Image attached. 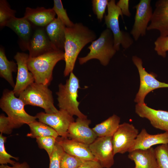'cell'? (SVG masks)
Returning <instances> with one entry per match:
<instances>
[{"instance_id": "cell-30", "label": "cell", "mask_w": 168, "mask_h": 168, "mask_svg": "<svg viewBox=\"0 0 168 168\" xmlns=\"http://www.w3.org/2000/svg\"><path fill=\"white\" fill-rule=\"evenodd\" d=\"M84 161L64 152L61 158L60 168H78Z\"/></svg>"}, {"instance_id": "cell-28", "label": "cell", "mask_w": 168, "mask_h": 168, "mask_svg": "<svg viewBox=\"0 0 168 168\" xmlns=\"http://www.w3.org/2000/svg\"><path fill=\"white\" fill-rule=\"evenodd\" d=\"M154 149L157 168H168V144L160 145Z\"/></svg>"}, {"instance_id": "cell-11", "label": "cell", "mask_w": 168, "mask_h": 168, "mask_svg": "<svg viewBox=\"0 0 168 168\" xmlns=\"http://www.w3.org/2000/svg\"><path fill=\"white\" fill-rule=\"evenodd\" d=\"M139 133L137 129L132 124H120L112 137L114 155L128 152Z\"/></svg>"}, {"instance_id": "cell-36", "label": "cell", "mask_w": 168, "mask_h": 168, "mask_svg": "<svg viewBox=\"0 0 168 168\" xmlns=\"http://www.w3.org/2000/svg\"><path fill=\"white\" fill-rule=\"evenodd\" d=\"M16 128L15 125L10 118L3 114L0 116V131L1 133L10 134L14 128Z\"/></svg>"}, {"instance_id": "cell-5", "label": "cell", "mask_w": 168, "mask_h": 168, "mask_svg": "<svg viewBox=\"0 0 168 168\" xmlns=\"http://www.w3.org/2000/svg\"><path fill=\"white\" fill-rule=\"evenodd\" d=\"M19 96L25 105L40 107L46 113H54L58 111L54 105L52 91L47 86L35 82L29 85Z\"/></svg>"}, {"instance_id": "cell-14", "label": "cell", "mask_w": 168, "mask_h": 168, "mask_svg": "<svg viewBox=\"0 0 168 168\" xmlns=\"http://www.w3.org/2000/svg\"><path fill=\"white\" fill-rule=\"evenodd\" d=\"M57 49L50 41L45 29L41 27L34 31L26 48L30 58L36 57Z\"/></svg>"}, {"instance_id": "cell-32", "label": "cell", "mask_w": 168, "mask_h": 168, "mask_svg": "<svg viewBox=\"0 0 168 168\" xmlns=\"http://www.w3.org/2000/svg\"><path fill=\"white\" fill-rule=\"evenodd\" d=\"M7 137L3 136L1 133L0 135V164L1 165H7L9 163L13 166L16 162L11 159L12 158L18 160V158L10 155L6 151L4 143Z\"/></svg>"}, {"instance_id": "cell-8", "label": "cell", "mask_w": 168, "mask_h": 168, "mask_svg": "<svg viewBox=\"0 0 168 168\" xmlns=\"http://www.w3.org/2000/svg\"><path fill=\"white\" fill-rule=\"evenodd\" d=\"M132 59L138 69L140 79V87L134 101L138 104H143L145 103V97L149 93L158 88L168 87V83L157 80L154 73L147 72L143 67L142 62L140 58L134 56Z\"/></svg>"}, {"instance_id": "cell-1", "label": "cell", "mask_w": 168, "mask_h": 168, "mask_svg": "<svg viewBox=\"0 0 168 168\" xmlns=\"http://www.w3.org/2000/svg\"><path fill=\"white\" fill-rule=\"evenodd\" d=\"M64 46L65 66V77L72 72L80 52L88 43L96 39L95 33L81 23H77L71 27H66Z\"/></svg>"}, {"instance_id": "cell-37", "label": "cell", "mask_w": 168, "mask_h": 168, "mask_svg": "<svg viewBox=\"0 0 168 168\" xmlns=\"http://www.w3.org/2000/svg\"><path fill=\"white\" fill-rule=\"evenodd\" d=\"M129 2L128 0H120L116 4L121 10L123 15L127 16L131 15L129 9Z\"/></svg>"}, {"instance_id": "cell-16", "label": "cell", "mask_w": 168, "mask_h": 168, "mask_svg": "<svg viewBox=\"0 0 168 168\" xmlns=\"http://www.w3.org/2000/svg\"><path fill=\"white\" fill-rule=\"evenodd\" d=\"M135 112L140 117L148 119L154 128L168 133V111L156 110L145 104L135 106Z\"/></svg>"}, {"instance_id": "cell-40", "label": "cell", "mask_w": 168, "mask_h": 168, "mask_svg": "<svg viewBox=\"0 0 168 168\" xmlns=\"http://www.w3.org/2000/svg\"></svg>"}, {"instance_id": "cell-13", "label": "cell", "mask_w": 168, "mask_h": 168, "mask_svg": "<svg viewBox=\"0 0 168 168\" xmlns=\"http://www.w3.org/2000/svg\"><path fill=\"white\" fill-rule=\"evenodd\" d=\"M29 58L28 54L19 52L14 56L17 65L16 83L12 90L16 96H19L29 85L35 82L34 76L27 66Z\"/></svg>"}, {"instance_id": "cell-24", "label": "cell", "mask_w": 168, "mask_h": 168, "mask_svg": "<svg viewBox=\"0 0 168 168\" xmlns=\"http://www.w3.org/2000/svg\"><path fill=\"white\" fill-rule=\"evenodd\" d=\"M120 118L113 114L92 128L97 137L113 136L120 125Z\"/></svg>"}, {"instance_id": "cell-35", "label": "cell", "mask_w": 168, "mask_h": 168, "mask_svg": "<svg viewBox=\"0 0 168 168\" xmlns=\"http://www.w3.org/2000/svg\"><path fill=\"white\" fill-rule=\"evenodd\" d=\"M154 45V49L157 54L163 58L166 57L168 51V36H159L155 41Z\"/></svg>"}, {"instance_id": "cell-25", "label": "cell", "mask_w": 168, "mask_h": 168, "mask_svg": "<svg viewBox=\"0 0 168 168\" xmlns=\"http://www.w3.org/2000/svg\"><path fill=\"white\" fill-rule=\"evenodd\" d=\"M17 71L16 63L7 59L4 49L2 48L0 49V76L6 80L13 88L15 84L12 73Z\"/></svg>"}, {"instance_id": "cell-12", "label": "cell", "mask_w": 168, "mask_h": 168, "mask_svg": "<svg viewBox=\"0 0 168 168\" xmlns=\"http://www.w3.org/2000/svg\"><path fill=\"white\" fill-rule=\"evenodd\" d=\"M151 2L150 0H140L134 7L136 12L130 34L135 41L138 40L140 36H143L146 34L148 25L153 14Z\"/></svg>"}, {"instance_id": "cell-6", "label": "cell", "mask_w": 168, "mask_h": 168, "mask_svg": "<svg viewBox=\"0 0 168 168\" xmlns=\"http://www.w3.org/2000/svg\"><path fill=\"white\" fill-rule=\"evenodd\" d=\"M25 105L22 100L16 97L12 90H4L0 100V107L16 128L25 124L28 125L37 119L35 116L31 115L26 111Z\"/></svg>"}, {"instance_id": "cell-3", "label": "cell", "mask_w": 168, "mask_h": 168, "mask_svg": "<svg viewBox=\"0 0 168 168\" xmlns=\"http://www.w3.org/2000/svg\"><path fill=\"white\" fill-rule=\"evenodd\" d=\"M58 90L56 93L58 96V105L59 109L67 112L72 116L87 118L79 109V102L77 100L78 90L81 88L78 78L73 72H71L66 83L59 84Z\"/></svg>"}, {"instance_id": "cell-19", "label": "cell", "mask_w": 168, "mask_h": 168, "mask_svg": "<svg viewBox=\"0 0 168 168\" xmlns=\"http://www.w3.org/2000/svg\"><path fill=\"white\" fill-rule=\"evenodd\" d=\"M168 144V133L156 134L148 133L145 128H142L139 133L128 152L138 149H147L154 145Z\"/></svg>"}, {"instance_id": "cell-39", "label": "cell", "mask_w": 168, "mask_h": 168, "mask_svg": "<svg viewBox=\"0 0 168 168\" xmlns=\"http://www.w3.org/2000/svg\"><path fill=\"white\" fill-rule=\"evenodd\" d=\"M0 168H31L28 164L26 162H23L20 163L16 162V163L12 166H10L7 165H1Z\"/></svg>"}, {"instance_id": "cell-17", "label": "cell", "mask_w": 168, "mask_h": 168, "mask_svg": "<svg viewBox=\"0 0 168 168\" xmlns=\"http://www.w3.org/2000/svg\"><path fill=\"white\" fill-rule=\"evenodd\" d=\"M155 8L147 30H156L160 36H168V0H159L156 2Z\"/></svg>"}, {"instance_id": "cell-7", "label": "cell", "mask_w": 168, "mask_h": 168, "mask_svg": "<svg viewBox=\"0 0 168 168\" xmlns=\"http://www.w3.org/2000/svg\"><path fill=\"white\" fill-rule=\"evenodd\" d=\"M108 13L104 16L107 28L110 30L114 37V46L117 50L120 49V45L124 49L130 47L133 42V39L129 33L120 30L119 21L120 16L123 15L115 0L109 1L107 5Z\"/></svg>"}, {"instance_id": "cell-31", "label": "cell", "mask_w": 168, "mask_h": 168, "mask_svg": "<svg viewBox=\"0 0 168 168\" xmlns=\"http://www.w3.org/2000/svg\"><path fill=\"white\" fill-rule=\"evenodd\" d=\"M36 138L39 147L41 149H44L47 152L49 157H50L54 150L57 138L51 136H48Z\"/></svg>"}, {"instance_id": "cell-20", "label": "cell", "mask_w": 168, "mask_h": 168, "mask_svg": "<svg viewBox=\"0 0 168 168\" xmlns=\"http://www.w3.org/2000/svg\"><path fill=\"white\" fill-rule=\"evenodd\" d=\"M6 26L12 30L18 36L21 45L26 49L28 44L33 31L31 23L24 17L17 18L15 17L7 23Z\"/></svg>"}, {"instance_id": "cell-9", "label": "cell", "mask_w": 168, "mask_h": 168, "mask_svg": "<svg viewBox=\"0 0 168 168\" xmlns=\"http://www.w3.org/2000/svg\"><path fill=\"white\" fill-rule=\"evenodd\" d=\"M35 116L39 121L51 127L56 131L59 136L64 138H68L69 126L74 121L73 116L61 109L57 112L51 114L40 112Z\"/></svg>"}, {"instance_id": "cell-23", "label": "cell", "mask_w": 168, "mask_h": 168, "mask_svg": "<svg viewBox=\"0 0 168 168\" xmlns=\"http://www.w3.org/2000/svg\"><path fill=\"white\" fill-rule=\"evenodd\" d=\"M66 26L58 18L45 27L46 34L52 43L58 49L64 50Z\"/></svg>"}, {"instance_id": "cell-2", "label": "cell", "mask_w": 168, "mask_h": 168, "mask_svg": "<svg viewBox=\"0 0 168 168\" xmlns=\"http://www.w3.org/2000/svg\"><path fill=\"white\" fill-rule=\"evenodd\" d=\"M64 51L57 49L36 57H29L27 62L35 82L48 86L53 79V71L57 63L64 60Z\"/></svg>"}, {"instance_id": "cell-22", "label": "cell", "mask_w": 168, "mask_h": 168, "mask_svg": "<svg viewBox=\"0 0 168 168\" xmlns=\"http://www.w3.org/2000/svg\"><path fill=\"white\" fill-rule=\"evenodd\" d=\"M128 157L135 164V168H157L155 149H136L129 152Z\"/></svg>"}, {"instance_id": "cell-26", "label": "cell", "mask_w": 168, "mask_h": 168, "mask_svg": "<svg viewBox=\"0 0 168 168\" xmlns=\"http://www.w3.org/2000/svg\"><path fill=\"white\" fill-rule=\"evenodd\" d=\"M30 132L27 134L28 137L37 138L51 136L57 138L59 136L56 131L49 126L36 120L28 124Z\"/></svg>"}, {"instance_id": "cell-15", "label": "cell", "mask_w": 168, "mask_h": 168, "mask_svg": "<svg viewBox=\"0 0 168 168\" xmlns=\"http://www.w3.org/2000/svg\"><path fill=\"white\" fill-rule=\"evenodd\" d=\"M91 121L87 118H77L70 124L67 137L89 145L98 137L89 125Z\"/></svg>"}, {"instance_id": "cell-10", "label": "cell", "mask_w": 168, "mask_h": 168, "mask_svg": "<svg viewBox=\"0 0 168 168\" xmlns=\"http://www.w3.org/2000/svg\"><path fill=\"white\" fill-rule=\"evenodd\" d=\"M112 137H98L89 145L92 154L103 168H110L114 164Z\"/></svg>"}, {"instance_id": "cell-21", "label": "cell", "mask_w": 168, "mask_h": 168, "mask_svg": "<svg viewBox=\"0 0 168 168\" xmlns=\"http://www.w3.org/2000/svg\"><path fill=\"white\" fill-rule=\"evenodd\" d=\"M56 14L53 8L37 7L26 8L24 17L30 22L39 27H45L54 19Z\"/></svg>"}, {"instance_id": "cell-27", "label": "cell", "mask_w": 168, "mask_h": 168, "mask_svg": "<svg viewBox=\"0 0 168 168\" xmlns=\"http://www.w3.org/2000/svg\"><path fill=\"white\" fill-rule=\"evenodd\" d=\"M16 11L12 10L7 2L5 0L0 1V26H6L7 23L12 18L15 17Z\"/></svg>"}, {"instance_id": "cell-33", "label": "cell", "mask_w": 168, "mask_h": 168, "mask_svg": "<svg viewBox=\"0 0 168 168\" xmlns=\"http://www.w3.org/2000/svg\"><path fill=\"white\" fill-rule=\"evenodd\" d=\"M64 152L62 147L56 141L53 152L49 157V168H60L61 158Z\"/></svg>"}, {"instance_id": "cell-38", "label": "cell", "mask_w": 168, "mask_h": 168, "mask_svg": "<svg viewBox=\"0 0 168 168\" xmlns=\"http://www.w3.org/2000/svg\"><path fill=\"white\" fill-rule=\"evenodd\" d=\"M78 168H103L97 161H85Z\"/></svg>"}, {"instance_id": "cell-4", "label": "cell", "mask_w": 168, "mask_h": 168, "mask_svg": "<svg viewBox=\"0 0 168 168\" xmlns=\"http://www.w3.org/2000/svg\"><path fill=\"white\" fill-rule=\"evenodd\" d=\"M88 49L90 50L88 54L78 58L80 64L96 59L99 60L103 65L107 66L117 51L114 46L113 35L110 30L106 28L104 30L99 38L92 42Z\"/></svg>"}, {"instance_id": "cell-29", "label": "cell", "mask_w": 168, "mask_h": 168, "mask_svg": "<svg viewBox=\"0 0 168 168\" xmlns=\"http://www.w3.org/2000/svg\"><path fill=\"white\" fill-rule=\"evenodd\" d=\"M54 6L52 8L58 18L64 24L66 27H71L74 25L69 18L66 9L63 6L60 0H54Z\"/></svg>"}, {"instance_id": "cell-34", "label": "cell", "mask_w": 168, "mask_h": 168, "mask_svg": "<svg viewBox=\"0 0 168 168\" xmlns=\"http://www.w3.org/2000/svg\"><path fill=\"white\" fill-rule=\"evenodd\" d=\"M108 0H93L92 1V9L97 18L101 21L107 7Z\"/></svg>"}, {"instance_id": "cell-18", "label": "cell", "mask_w": 168, "mask_h": 168, "mask_svg": "<svg viewBox=\"0 0 168 168\" xmlns=\"http://www.w3.org/2000/svg\"><path fill=\"white\" fill-rule=\"evenodd\" d=\"M56 142L66 153L84 161H97L92 154L89 145L67 138L58 137Z\"/></svg>"}]
</instances>
